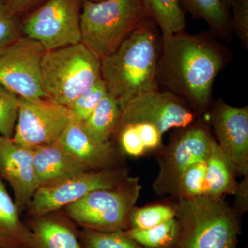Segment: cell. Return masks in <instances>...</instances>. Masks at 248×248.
Wrapping results in <instances>:
<instances>
[{
    "label": "cell",
    "instance_id": "cell-1",
    "mask_svg": "<svg viewBox=\"0 0 248 248\" xmlns=\"http://www.w3.org/2000/svg\"><path fill=\"white\" fill-rule=\"evenodd\" d=\"M231 56L212 33L161 35L158 89L181 98L198 114L205 112L215 80Z\"/></svg>",
    "mask_w": 248,
    "mask_h": 248
},
{
    "label": "cell",
    "instance_id": "cell-2",
    "mask_svg": "<svg viewBox=\"0 0 248 248\" xmlns=\"http://www.w3.org/2000/svg\"><path fill=\"white\" fill-rule=\"evenodd\" d=\"M159 31L151 18H145L115 51L101 60L107 92L120 107L140 94L159 89Z\"/></svg>",
    "mask_w": 248,
    "mask_h": 248
},
{
    "label": "cell",
    "instance_id": "cell-3",
    "mask_svg": "<svg viewBox=\"0 0 248 248\" xmlns=\"http://www.w3.org/2000/svg\"><path fill=\"white\" fill-rule=\"evenodd\" d=\"M171 205L179 223L171 248H237L242 215L223 197L177 198Z\"/></svg>",
    "mask_w": 248,
    "mask_h": 248
},
{
    "label": "cell",
    "instance_id": "cell-4",
    "mask_svg": "<svg viewBox=\"0 0 248 248\" xmlns=\"http://www.w3.org/2000/svg\"><path fill=\"white\" fill-rule=\"evenodd\" d=\"M148 17L141 0H85L80 15L81 43L102 60Z\"/></svg>",
    "mask_w": 248,
    "mask_h": 248
},
{
    "label": "cell",
    "instance_id": "cell-5",
    "mask_svg": "<svg viewBox=\"0 0 248 248\" xmlns=\"http://www.w3.org/2000/svg\"><path fill=\"white\" fill-rule=\"evenodd\" d=\"M41 69L48 97L66 107L102 79L100 59L81 42L45 52Z\"/></svg>",
    "mask_w": 248,
    "mask_h": 248
},
{
    "label": "cell",
    "instance_id": "cell-6",
    "mask_svg": "<svg viewBox=\"0 0 248 248\" xmlns=\"http://www.w3.org/2000/svg\"><path fill=\"white\" fill-rule=\"evenodd\" d=\"M140 177L129 176L108 189L93 191L62 211L81 229L99 232L125 231L141 194Z\"/></svg>",
    "mask_w": 248,
    "mask_h": 248
},
{
    "label": "cell",
    "instance_id": "cell-7",
    "mask_svg": "<svg viewBox=\"0 0 248 248\" xmlns=\"http://www.w3.org/2000/svg\"><path fill=\"white\" fill-rule=\"evenodd\" d=\"M182 130L168 146L155 152L159 172L152 187L156 195L175 197L182 173L191 165L205 161L215 140L203 124L195 122Z\"/></svg>",
    "mask_w": 248,
    "mask_h": 248
},
{
    "label": "cell",
    "instance_id": "cell-8",
    "mask_svg": "<svg viewBox=\"0 0 248 248\" xmlns=\"http://www.w3.org/2000/svg\"><path fill=\"white\" fill-rule=\"evenodd\" d=\"M130 176L125 166L84 171L66 179L40 186L27 211V218L62 210L93 191L115 187Z\"/></svg>",
    "mask_w": 248,
    "mask_h": 248
},
{
    "label": "cell",
    "instance_id": "cell-9",
    "mask_svg": "<svg viewBox=\"0 0 248 248\" xmlns=\"http://www.w3.org/2000/svg\"><path fill=\"white\" fill-rule=\"evenodd\" d=\"M79 0H48L23 22L24 37L37 41L45 51L81 42Z\"/></svg>",
    "mask_w": 248,
    "mask_h": 248
},
{
    "label": "cell",
    "instance_id": "cell-10",
    "mask_svg": "<svg viewBox=\"0 0 248 248\" xmlns=\"http://www.w3.org/2000/svg\"><path fill=\"white\" fill-rule=\"evenodd\" d=\"M72 119L64 106L50 98L19 97V109L12 140L33 149L57 141Z\"/></svg>",
    "mask_w": 248,
    "mask_h": 248
},
{
    "label": "cell",
    "instance_id": "cell-11",
    "mask_svg": "<svg viewBox=\"0 0 248 248\" xmlns=\"http://www.w3.org/2000/svg\"><path fill=\"white\" fill-rule=\"evenodd\" d=\"M45 52L37 41L21 37L0 55V84L19 98L48 97L41 69Z\"/></svg>",
    "mask_w": 248,
    "mask_h": 248
},
{
    "label": "cell",
    "instance_id": "cell-12",
    "mask_svg": "<svg viewBox=\"0 0 248 248\" xmlns=\"http://www.w3.org/2000/svg\"><path fill=\"white\" fill-rule=\"evenodd\" d=\"M120 124L148 122L164 135L173 128L182 129L195 123L197 113L177 96L159 89L140 94L121 107Z\"/></svg>",
    "mask_w": 248,
    "mask_h": 248
},
{
    "label": "cell",
    "instance_id": "cell-13",
    "mask_svg": "<svg viewBox=\"0 0 248 248\" xmlns=\"http://www.w3.org/2000/svg\"><path fill=\"white\" fill-rule=\"evenodd\" d=\"M210 121L217 143L235 171L248 177V107H234L218 99L212 107Z\"/></svg>",
    "mask_w": 248,
    "mask_h": 248
},
{
    "label": "cell",
    "instance_id": "cell-14",
    "mask_svg": "<svg viewBox=\"0 0 248 248\" xmlns=\"http://www.w3.org/2000/svg\"><path fill=\"white\" fill-rule=\"evenodd\" d=\"M0 177L11 186L19 213L27 212L38 182L34 170L32 150L0 135Z\"/></svg>",
    "mask_w": 248,
    "mask_h": 248
},
{
    "label": "cell",
    "instance_id": "cell-15",
    "mask_svg": "<svg viewBox=\"0 0 248 248\" xmlns=\"http://www.w3.org/2000/svg\"><path fill=\"white\" fill-rule=\"evenodd\" d=\"M58 142L87 170L112 169L124 166V156L113 142L94 138L81 122L71 120Z\"/></svg>",
    "mask_w": 248,
    "mask_h": 248
},
{
    "label": "cell",
    "instance_id": "cell-16",
    "mask_svg": "<svg viewBox=\"0 0 248 248\" xmlns=\"http://www.w3.org/2000/svg\"><path fill=\"white\" fill-rule=\"evenodd\" d=\"M24 222L31 232L27 248H82L78 227L62 210L29 217Z\"/></svg>",
    "mask_w": 248,
    "mask_h": 248
},
{
    "label": "cell",
    "instance_id": "cell-17",
    "mask_svg": "<svg viewBox=\"0 0 248 248\" xmlns=\"http://www.w3.org/2000/svg\"><path fill=\"white\" fill-rule=\"evenodd\" d=\"M32 150L39 187L87 171L58 141Z\"/></svg>",
    "mask_w": 248,
    "mask_h": 248
},
{
    "label": "cell",
    "instance_id": "cell-18",
    "mask_svg": "<svg viewBox=\"0 0 248 248\" xmlns=\"http://www.w3.org/2000/svg\"><path fill=\"white\" fill-rule=\"evenodd\" d=\"M205 195L221 197L225 195H234L237 188L236 171L216 140L213 142L206 159Z\"/></svg>",
    "mask_w": 248,
    "mask_h": 248
},
{
    "label": "cell",
    "instance_id": "cell-19",
    "mask_svg": "<svg viewBox=\"0 0 248 248\" xmlns=\"http://www.w3.org/2000/svg\"><path fill=\"white\" fill-rule=\"evenodd\" d=\"M31 232L15 201L0 177V244L6 248H27Z\"/></svg>",
    "mask_w": 248,
    "mask_h": 248
},
{
    "label": "cell",
    "instance_id": "cell-20",
    "mask_svg": "<svg viewBox=\"0 0 248 248\" xmlns=\"http://www.w3.org/2000/svg\"><path fill=\"white\" fill-rule=\"evenodd\" d=\"M194 17L208 23L216 38L230 42L232 38V22L224 0H177Z\"/></svg>",
    "mask_w": 248,
    "mask_h": 248
},
{
    "label": "cell",
    "instance_id": "cell-21",
    "mask_svg": "<svg viewBox=\"0 0 248 248\" xmlns=\"http://www.w3.org/2000/svg\"><path fill=\"white\" fill-rule=\"evenodd\" d=\"M122 115L117 101L107 93L91 115L81 122L94 138L102 142H112Z\"/></svg>",
    "mask_w": 248,
    "mask_h": 248
},
{
    "label": "cell",
    "instance_id": "cell-22",
    "mask_svg": "<svg viewBox=\"0 0 248 248\" xmlns=\"http://www.w3.org/2000/svg\"><path fill=\"white\" fill-rule=\"evenodd\" d=\"M148 17L161 35H171L185 30V13L177 0H141Z\"/></svg>",
    "mask_w": 248,
    "mask_h": 248
},
{
    "label": "cell",
    "instance_id": "cell-23",
    "mask_svg": "<svg viewBox=\"0 0 248 248\" xmlns=\"http://www.w3.org/2000/svg\"><path fill=\"white\" fill-rule=\"evenodd\" d=\"M124 232L143 248H171L177 239L179 223L175 217L148 229L128 228Z\"/></svg>",
    "mask_w": 248,
    "mask_h": 248
},
{
    "label": "cell",
    "instance_id": "cell-24",
    "mask_svg": "<svg viewBox=\"0 0 248 248\" xmlns=\"http://www.w3.org/2000/svg\"><path fill=\"white\" fill-rule=\"evenodd\" d=\"M82 248H144L125 234L124 231L99 232L78 230Z\"/></svg>",
    "mask_w": 248,
    "mask_h": 248
},
{
    "label": "cell",
    "instance_id": "cell-25",
    "mask_svg": "<svg viewBox=\"0 0 248 248\" xmlns=\"http://www.w3.org/2000/svg\"><path fill=\"white\" fill-rule=\"evenodd\" d=\"M171 204H155L133 209L129 218V228L148 229L175 218Z\"/></svg>",
    "mask_w": 248,
    "mask_h": 248
},
{
    "label": "cell",
    "instance_id": "cell-26",
    "mask_svg": "<svg viewBox=\"0 0 248 248\" xmlns=\"http://www.w3.org/2000/svg\"><path fill=\"white\" fill-rule=\"evenodd\" d=\"M205 161L191 165L182 173L174 199L193 198L205 195Z\"/></svg>",
    "mask_w": 248,
    "mask_h": 248
},
{
    "label": "cell",
    "instance_id": "cell-27",
    "mask_svg": "<svg viewBox=\"0 0 248 248\" xmlns=\"http://www.w3.org/2000/svg\"><path fill=\"white\" fill-rule=\"evenodd\" d=\"M107 93L104 81L102 79L99 80L66 107L72 120L79 122H84Z\"/></svg>",
    "mask_w": 248,
    "mask_h": 248
},
{
    "label": "cell",
    "instance_id": "cell-28",
    "mask_svg": "<svg viewBox=\"0 0 248 248\" xmlns=\"http://www.w3.org/2000/svg\"><path fill=\"white\" fill-rule=\"evenodd\" d=\"M115 144L124 156L130 157H141L146 155L147 151L140 134L133 123L119 124L114 138Z\"/></svg>",
    "mask_w": 248,
    "mask_h": 248
},
{
    "label": "cell",
    "instance_id": "cell-29",
    "mask_svg": "<svg viewBox=\"0 0 248 248\" xmlns=\"http://www.w3.org/2000/svg\"><path fill=\"white\" fill-rule=\"evenodd\" d=\"M19 97L0 84V135L12 138L17 122Z\"/></svg>",
    "mask_w": 248,
    "mask_h": 248
},
{
    "label": "cell",
    "instance_id": "cell-30",
    "mask_svg": "<svg viewBox=\"0 0 248 248\" xmlns=\"http://www.w3.org/2000/svg\"><path fill=\"white\" fill-rule=\"evenodd\" d=\"M21 31L16 12L0 0V55L22 37Z\"/></svg>",
    "mask_w": 248,
    "mask_h": 248
},
{
    "label": "cell",
    "instance_id": "cell-31",
    "mask_svg": "<svg viewBox=\"0 0 248 248\" xmlns=\"http://www.w3.org/2000/svg\"><path fill=\"white\" fill-rule=\"evenodd\" d=\"M234 18L232 27L239 36L244 48H248V0H236L232 3Z\"/></svg>",
    "mask_w": 248,
    "mask_h": 248
},
{
    "label": "cell",
    "instance_id": "cell-32",
    "mask_svg": "<svg viewBox=\"0 0 248 248\" xmlns=\"http://www.w3.org/2000/svg\"><path fill=\"white\" fill-rule=\"evenodd\" d=\"M133 123L140 134L143 146L148 152H156L163 146V135L155 125L148 122H128Z\"/></svg>",
    "mask_w": 248,
    "mask_h": 248
},
{
    "label": "cell",
    "instance_id": "cell-33",
    "mask_svg": "<svg viewBox=\"0 0 248 248\" xmlns=\"http://www.w3.org/2000/svg\"><path fill=\"white\" fill-rule=\"evenodd\" d=\"M234 208L240 215H244L248 209V177H244L241 182L238 183L235 192Z\"/></svg>",
    "mask_w": 248,
    "mask_h": 248
},
{
    "label": "cell",
    "instance_id": "cell-34",
    "mask_svg": "<svg viewBox=\"0 0 248 248\" xmlns=\"http://www.w3.org/2000/svg\"><path fill=\"white\" fill-rule=\"evenodd\" d=\"M35 0H6V4L11 8L13 11H16L27 6Z\"/></svg>",
    "mask_w": 248,
    "mask_h": 248
},
{
    "label": "cell",
    "instance_id": "cell-35",
    "mask_svg": "<svg viewBox=\"0 0 248 248\" xmlns=\"http://www.w3.org/2000/svg\"><path fill=\"white\" fill-rule=\"evenodd\" d=\"M90 1H93V2H99V1H104V0H90Z\"/></svg>",
    "mask_w": 248,
    "mask_h": 248
},
{
    "label": "cell",
    "instance_id": "cell-36",
    "mask_svg": "<svg viewBox=\"0 0 248 248\" xmlns=\"http://www.w3.org/2000/svg\"><path fill=\"white\" fill-rule=\"evenodd\" d=\"M226 1H230V2H231L232 4V3L234 2V1H236V0H226Z\"/></svg>",
    "mask_w": 248,
    "mask_h": 248
},
{
    "label": "cell",
    "instance_id": "cell-37",
    "mask_svg": "<svg viewBox=\"0 0 248 248\" xmlns=\"http://www.w3.org/2000/svg\"><path fill=\"white\" fill-rule=\"evenodd\" d=\"M0 248H4V246H1V244H0Z\"/></svg>",
    "mask_w": 248,
    "mask_h": 248
}]
</instances>
